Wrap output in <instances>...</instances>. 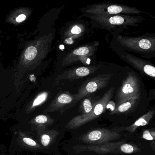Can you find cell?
Listing matches in <instances>:
<instances>
[{
	"instance_id": "2e32d148",
	"label": "cell",
	"mask_w": 155,
	"mask_h": 155,
	"mask_svg": "<svg viewBox=\"0 0 155 155\" xmlns=\"http://www.w3.org/2000/svg\"><path fill=\"white\" fill-rule=\"evenodd\" d=\"M74 96L71 94L64 93L57 97L56 100V104L57 106H63L69 104L74 102Z\"/></svg>"
},
{
	"instance_id": "8992f818",
	"label": "cell",
	"mask_w": 155,
	"mask_h": 155,
	"mask_svg": "<svg viewBox=\"0 0 155 155\" xmlns=\"http://www.w3.org/2000/svg\"><path fill=\"white\" fill-rule=\"evenodd\" d=\"M119 133L106 128H101L89 131L80 136L79 139L87 144H102L121 138Z\"/></svg>"
},
{
	"instance_id": "6da1fadb",
	"label": "cell",
	"mask_w": 155,
	"mask_h": 155,
	"mask_svg": "<svg viewBox=\"0 0 155 155\" xmlns=\"http://www.w3.org/2000/svg\"><path fill=\"white\" fill-rule=\"evenodd\" d=\"M82 15L88 17L91 15L109 16L116 15H140L145 12L135 6H129L121 4L111 2H99L87 5L80 9Z\"/></svg>"
},
{
	"instance_id": "603a6c76",
	"label": "cell",
	"mask_w": 155,
	"mask_h": 155,
	"mask_svg": "<svg viewBox=\"0 0 155 155\" xmlns=\"http://www.w3.org/2000/svg\"><path fill=\"white\" fill-rule=\"evenodd\" d=\"M23 141L26 144L30 146L34 147L37 145V144L35 143V141L31 138H28V137H24L23 139Z\"/></svg>"
},
{
	"instance_id": "277c9868",
	"label": "cell",
	"mask_w": 155,
	"mask_h": 155,
	"mask_svg": "<svg viewBox=\"0 0 155 155\" xmlns=\"http://www.w3.org/2000/svg\"><path fill=\"white\" fill-rule=\"evenodd\" d=\"M116 40L122 46L132 51L142 52L155 51V38L153 36H132L119 35Z\"/></svg>"
},
{
	"instance_id": "cb8c5ba5",
	"label": "cell",
	"mask_w": 155,
	"mask_h": 155,
	"mask_svg": "<svg viewBox=\"0 0 155 155\" xmlns=\"http://www.w3.org/2000/svg\"><path fill=\"white\" fill-rule=\"evenodd\" d=\"M26 19V16L25 15L21 14L16 18V21L17 22H21Z\"/></svg>"
},
{
	"instance_id": "4fadbf2b",
	"label": "cell",
	"mask_w": 155,
	"mask_h": 155,
	"mask_svg": "<svg viewBox=\"0 0 155 155\" xmlns=\"http://www.w3.org/2000/svg\"><path fill=\"white\" fill-rule=\"evenodd\" d=\"M154 114L155 112L153 110H150V111L139 117L133 124L131 125L130 126L126 127L125 130L129 132V133L133 134L138 127L144 126L148 124Z\"/></svg>"
},
{
	"instance_id": "5b68a950",
	"label": "cell",
	"mask_w": 155,
	"mask_h": 155,
	"mask_svg": "<svg viewBox=\"0 0 155 155\" xmlns=\"http://www.w3.org/2000/svg\"><path fill=\"white\" fill-rule=\"evenodd\" d=\"M140 96V84L139 78L134 73H128L117 91V105L129 99H139Z\"/></svg>"
},
{
	"instance_id": "ac0fdd59",
	"label": "cell",
	"mask_w": 155,
	"mask_h": 155,
	"mask_svg": "<svg viewBox=\"0 0 155 155\" xmlns=\"http://www.w3.org/2000/svg\"><path fill=\"white\" fill-rule=\"evenodd\" d=\"M37 54V50L34 46H30L27 48L25 52V57L28 61L33 60Z\"/></svg>"
},
{
	"instance_id": "ba28073f",
	"label": "cell",
	"mask_w": 155,
	"mask_h": 155,
	"mask_svg": "<svg viewBox=\"0 0 155 155\" xmlns=\"http://www.w3.org/2000/svg\"><path fill=\"white\" fill-rule=\"evenodd\" d=\"M124 141L117 142H109L102 144L77 145L73 147L76 153L84 152H93L97 153H122L120 146L124 143Z\"/></svg>"
},
{
	"instance_id": "9a60e30c",
	"label": "cell",
	"mask_w": 155,
	"mask_h": 155,
	"mask_svg": "<svg viewBox=\"0 0 155 155\" xmlns=\"http://www.w3.org/2000/svg\"><path fill=\"white\" fill-rule=\"evenodd\" d=\"M96 101H94L90 97H86L81 102L79 107V112L81 114H85L90 113L96 104Z\"/></svg>"
},
{
	"instance_id": "7a4b0ae2",
	"label": "cell",
	"mask_w": 155,
	"mask_h": 155,
	"mask_svg": "<svg viewBox=\"0 0 155 155\" xmlns=\"http://www.w3.org/2000/svg\"><path fill=\"white\" fill-rule=\"evenodd\" d=\"M87 18L90 19L93 26L107 30L137 26L139 23L146 20L145 18L140 15L126 14L109 16L91 15Z\"/></svg>"
},
{
	"instance_id": "ffe728a7",
	"label": "cell",
	"mask_w": 155,
	"mask_h": 155,
	"mask_svg": "<svg viewBox=\"0 0 155 155\" xmlns=\"http://www.w3.org/2000/svg\"><path fill=\"white\" fill-rule=\"evenodd\" d=\"M142 137L143 139L149 141H154L155 140V133L154 131L145 130L143 131Z\"/></svg>"
},
{
	"instance_id": "30bf717a",
	"label": "cell",
	"mask_w": 155,
	"mask_h": 155,
	"mask_svg": "<svg viewBox=\"0 0 155 155\" xmlns=\"http://www.w3.org/2000/svg\"><path fill=\"white\" fill-rule=\"evenodd\" d=\"M87 30V25L83 21H70L64 32L65 43L72 45L75 41L83 37Z\"/></svg>"
},
{
	"instance_id": "e0dca14e",
	"label": "cell",
	"mask_w": 155,
	"mask_h": 155,
	"mask_svg": "<svg viewBox=\"0 0 155 155\" xmlns=\"http://www.w3.org/2000/svg\"><path fill=\"white\" fill-rule=\"evenodd\" d=\"M120 148L122 153L131 154L136 153L139 150V148L135 146L125 143L120 146Z\"/></svg>"
},
{
	"instance_id": "7402d4cb",
	"label": "cell",
	"mask_w": 155,
	"mask_h": 155,
	"mask_svg": "<svg viewBox=\"0 0 155 155\" xmlns=\"http://www.w3.org/2000/svg\"><path fill=\"white\" fill-rule=\"evenodd\" d=\"M35 121L38 124H44L48 120L47 117L45 115H39L35 117Z\"/></svg>"
},
{
	"instance_id": "7c38bea8",
	"label": "cell",
	"mask_w": 155,
	"mask_h": 155,
	"mask_svg": "<svg viewBox=\"0 0 155 155\" xmlns=\"http://www.w3.org/2000/svg\"><path fill=\"white\" fill-rule=\"evenodd\" d=\"M99 68V66H90L73 68L67 72L65 78L73 81L82 78L94 73Z\"/></svg>"
},
{
	"instance_id": "9c48e42d",
	"label": "cell",
	"mask_w": 155,
	"mask_h": 155,
	"mask_svg": "<svg viewBox=\"0 0 155 155\" xmlns=\"http://www.w3.org/2000/svg\"><path fill=\"white\" fill-rule=\"evenodd\" d=\"M99 45V42L95 41L72 50L64 58L62 65L64 66L70 65L84 57L86 58L92 56L96 51Z\"/></svg>"
},
{
	"instance_id": "44dd1931",
	"label": "cell",
	"mask_w": 155,
	"mask_h": 155,
	"mask_svg": "<svg viewBox=\"0 0 155 155\" xmlns=\"http://www.w3.org/2000/svg\"><path fill=\"white\" fill-rule=\"evenodd\" d=\"M51 140H52V139H51V136L48 134H43L41 137V142L44 147L48 146Z\"/></svg>"
},
{
	"instance_id": "52a82bcc",
	"label": "cell",
	"mask_w": 155,
	"mask_h": 155,
	"mask_svg": "<svg viewBox=\"0 0 155 155\" xmlns=\"http://www.w3.org/2000/svg\"><path fill=\"white\" fill-rule=\"evenodd\" d=\"M112 77V74H104L86 80L78 89L77 94L74 96V102H77L88 95L106 87Z\"/></svg>"
},
{
	"instance_id": "3957f363",
	"label": "cell",
	"mask_w": 155,
	"mask_h": 155,
	"mask_svg": "<svg viewBox=\"0 0 155 155\" xmlns=\"http://www.w3.org/2000/svg\"><path fill=\"white\" fill-rule=\"evenodd\" d=\"M114 87H112L106 91L103 97L96 101L92 111L85 114H80L72 118L66 126L68 129H74L99 117L106 110V105L113 97Z\"/></svg>"
},
{
	"instance_id": "8fae6325",
	"label": "cell",
	"mask_w": 155,
	"mask_h": 155,
	"mask_svg": "<svg viewBox=\"0 0 155 155\" xmlns=\"http://www.w3.org/2000/svg\"><path fill=\"white\" fill-rule=\"evenodd\" d=\"M124 56L126 61L129 63V64L132 65L134 68L141 72L142 73L146 74L150 77L154 78V66L149 64L146 61L129 54H126Z\"/></svg>"
},
{
	"instance_id": "5bb4252c",
	"label": "cell",
	"mask_w": 155,
	"mask_h": 155,
	"mask_svg": "<svg viewBox=\"0 0 155 155\" xmlns=\"http://www.w3.org/2000/svg\"><path fill=\"white\" fill-rule=\"evenodd\" d=\"M137 100L138 99H129L119 104L116 105L114 110L110 113V114H123L127 112L133 107L134 106Z\"/></svg>"
},
{
	"instance_id": "d6986e66",
	"label": "cell",
	"mask_w": 155,
	"mask_h": 155,
	"mask_svg": "<svg viewBox=\"0 0 155 155\" xmlns=\"http://www.w3.org/2000/svg\"><path fill=\"white\" fill-rule=\"evenodd\" d=\"M47 96H48V94L46 92H44L39 95L34 101L33 103V107L36 106L41 104L42 103L45 101V99L47 98Z\"/></svg>"
}]
</instances>
